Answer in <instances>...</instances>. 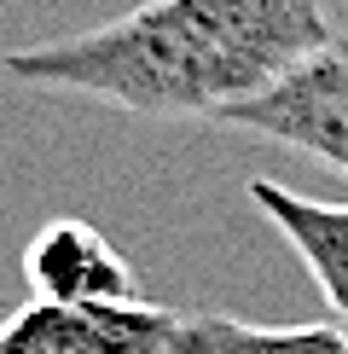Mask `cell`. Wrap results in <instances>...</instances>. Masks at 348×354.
Here are the masks:
<instances>
[{"instance_id":"7a4b0ae2","label":"cell","mask_w":348,"mask_h":354,"mask_svg":"<svg viewBox=\"0 0 348 354\" xmlns=\"http://www.w3.org/2000/svg\"><path fill=\"white\" fill-rule=\"evenodd\" d=\"M221 128L319 157L337 174H348V29H337L319 53H308L279 87L232 105Z\"/></svg>"},{"instance_id":"6da1fadb","label":"cell","mask_w":348,"mask_h":354,"mask_svg":"<svg viewBox=\"0 0 348 354\" xmlns=\"http://www.w3.org/2000/svg\"><path fill=\"white\" fill-rule=\"evenodd\" d=\"M331 35L325 0H145L81 35L6 47L0 76L145 122H221Z\"/></svg>"},{"instance_id":"3957f363","label":"cell","mask_w":348,"mask_h":354,"mask_svg":"<svg viewBox=\"0 0 348 354\" xmlns=\"http://www.w3.org/2000/svg\"><path fill=\"white\" fill-rule=\"evenodd\" d=\"M180 314L157 302H41L0 326V354H174Z\"/></svg>"},{"instance_id":"8992f818","label":"cell","mask_w":348,"mask_h":354,"mask_svg":"<svg viewBox=\"0 0 348 354\" xmlns=\"http://www.w3.org/2000/svg\"><path fill=\"white\" fill-rule=\"evenodd\" d=\"M174 354H348V326H250L232 314H180Z\"/></svg>"},{"instance_id":"277c9868","label":"cell","mask_w":348,"mask_h":354,"mask_svg":"<svg viewBox=\"0 0 348 354\" xmlns=\"http://www.w3.org/2000/svg\"><path fill=\"white\" fill-rule=\"evenodd\" d=\"M23 285L41 302H139V273L93 221L58 215L23 244Z\"/></svg>"},{"instance_id":"5b68a950","label":"cell","mask_w":348,"mask_h":354,"mask_svg":"<svg viewBox=\"0 0 348 354\" xmlns=\"http://www.w3.org/2000/svg\"><path fill=\"white\" fill-rule=\"evenodd\" d=\"M244 198H250L261 209V221L296 250V261L319 285L325 308L348 326V203L302 198V192L267 180V174H255V180L244 186Z\"/></svg>"}]
</instances>
